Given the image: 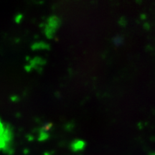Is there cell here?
Instances as JSON below:
<instances>
[{
    "label": "cell",
    "instance_id": "obj_1",
    "mask_svg": "<svg viewBox=\"0 0 155 155\" xmlns=\"http://www.w3.org/2000/svg\"><path fill=\"white\" fill-rule=\"evenodd\" d=\"M85 142H83V141L78 140L75 141L73 143L72 145H71V147H72V150L75 152H77V151L82 150L83 148L85 147Z\"/></svg>",
    "mask_w": 155,
    "mask_h": 155
},
{
    "label": "cell",
    "instance_id": "obj_2",
    "mask_svg": "<svg viewBox=\"0 0 155 155\" xmlns=\"http://www.w3.org/2000/svg\"><path fill=\"white\" fill-rule=\"evenodd\" d=\"M150 155H155V153H152V154H151Z\"/></svg>",
    "mask_w": 155,
    "mask_h": 155
}]
</instances>
